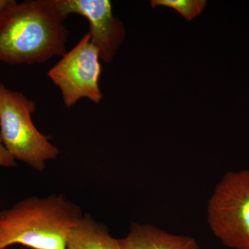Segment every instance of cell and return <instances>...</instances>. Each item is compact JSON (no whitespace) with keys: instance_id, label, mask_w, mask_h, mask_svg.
Listing matches in <instances>:
<instances>
[{"instance_id":"obj_1","label":"cell","mask_w":249,"mask_h":249,"mask_svg":"<svg viewBox=\"0 0 249 249\" xmlns=\"http://www.w3.org/2000/svg\"><path fill=\"white\" fill-rule=\"evenodd\" d=\"M67 18L56 0H11L0 11V61L42 64L67 53Z\"/></svg>"},{"instance_id":"obj_2","label":"cell","mask_w":249,"mask_h":249,"mask_svg":"<svg viewBox=\"0 0 249 249\" xmlns=\"http://www.w3.org/2000/svg\"><path fill=\"white\" fill-rule=\"evenodd\" d=\"M83 217L79 206L60 195L31 196L0 211V249L21 245L32 249H65Z\"/></svg>"},{"instance_id":"obj_3","label":"cell","mask_w":249,"mask_h":249,"mask_svg":"<svg viewBox=\"0 0 249 249\" xmlns=\"http://www.w3.org/2000/svg\"><path fill=\"white\" fill-rule=\"evenodd\" d=\"M36 109L34 101L0 83V137L3 143L15 160L41 172L60 151L49 142V137L36 128L31 117Z\"/></svg>"},{"instance_id":"obj_4","label":"cell","mask_w":249,"mask_h":249,"mask_svg":"<svg viewBox=\"0 0 249 249\" xmlns=\"http://www.w3.org/2000/svg\"><path fill=\"white\" fill-rule=\"evenodd\" d=\"M208 222L214 236L232 249H249V170L229 172L208 204Z\"/></svg>"},{"instance_id":"obj_5","label":"cell","mask_w":249,"mask_h":249,"mask_svg":"<svg viewBox=\"0 0 249 249\" xmlns=\"http://www.w3.org/2000/svg\"><path fill=\"white\" fill-rule=\"evenodd\" d=\"M98 49L86 34L49 70L47 76L58 87L67 107L82 98L98 104L103 98L99 80L102 72Z\"/></svg>"},{"instance_id":"obj_6","label":"cell","mask_w":249,"mask_h":249,"mask_svg":"<svg viewBox=\"0 0 249 249\" xmlns=\"http://www.w3.org/2000/svg\"><path fill=\"white\" fill-rule=\"evenodd\" d=\"M65 17L71 14L84 17L89 24L91 42L98 49L100 59L110 62L124 42L125 31L119 18L114 17L108 0H56Z\"/></svg>"},{"instance_id":"obj_7","label":"cell","mask_w":249,"mask_h":249,"mask_svg":"<svg viewBox=\"0 0 249 249\" xmlns=\"http://www.w3.org/2000/svg\"><path fill=\"white\" fill-rule=\"evenodd\" d=\"M119 242L121 249H201L193 237L173 235L149 224H132Z\"/></svg>"},{"instance_id":"obj_8","label":"cell","mask_w":249,"mask_h":249,"mask_svg":"<svg viewBox=\"0 0 249 249\" xmlns=\"http://www.w3.org/2000/svg\"><path fill=\"white\" fill-rule=\"evenodd\" d=\"M65 249H121L119 240L111 237L106 226L84 214L72 229Z\"/></svg>"},{"instance_id":"obj_9","label":"cell","mask_w":249,"mask_h":249,"mask_svg":"<svg viewBox=\"0 0 249 249\" xmlns=\"http://www.w3.org/2000/svg\"><path fill=\"white\" fill-rule=\"evenodd\" d=\"M152 7L165 6L176 10L187 20L191 21L201 14L206 5L204 0H153Z\"/></svg>"},{"instance_id":"obj_10","label":"cell","mask_w":249,"mask_h":249,"mask_svg":"<svg viewBox=\"0 0 249 249\" xmlns=\"http://www.w3.org/2000/svg\"><path fill=\"white\" fill-rule=\"evenodd\" d=\"M15 166H16V160L6 150L0 137V167L10 168Z\"/></svg>"},{"instance_id":"obj_11","label":"cell","mask_w":249,"mask_h":249,"mask_svg":"<svg viewBox=\"0 0 249 249\" xmlns=\"http://www.w3.org/2000/svg\"><path fill=\"white\" fill-rule=\"evenodd\" d=\"M11 0H0V11L11 2Z\"/></svg>"}]
</instances>
